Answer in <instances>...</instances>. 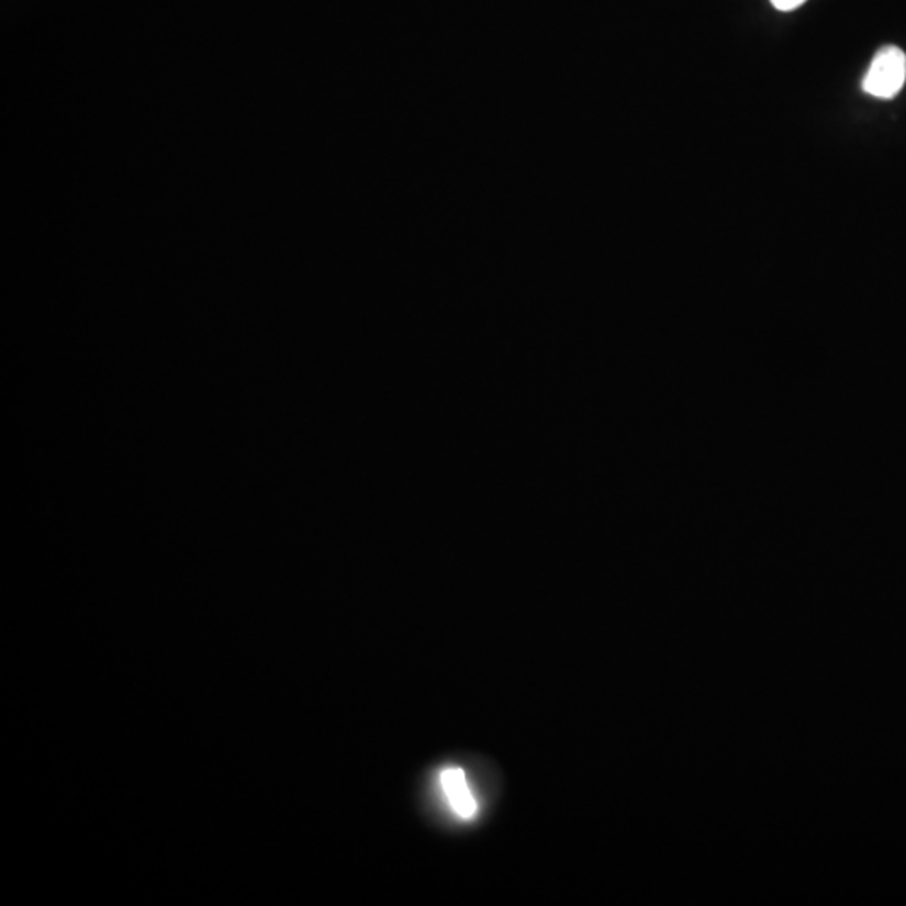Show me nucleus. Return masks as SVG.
<instances>
[{
	"label": "nucleus",
	"instance_id": "f257e3e1",
	"mask_svg": "<svg viewBox=\"0 0 906 906\" xmlns=\"http://www.w3.org/2000/svg\"><path fill=\"white\" fill-rule=\"evenodd\" d=\"M906 81V56L899 47L885 46L874 54L863 78V91L880 100H892Z\"/></svg>",
	"mask_w": 906,
	"mask_h": 906
},
{
	"label": "nucleus",
	"instance_id": "f03ea898",
	"mask_svg": "<svg viewBox=\"0 0 906 906\" xmlns=\"http://www.w3.org/2000/svg\"><path fill=\"white\" fill-rule=\"evenodd\" d=\"M440 785L454 813L462 819H472L477 814V803L467 784L466 772L460 768H447L440 772Z\"/></svg>",
	"mask_w": 906,
	"mask_h": 906
},
{
	"label": "nucleus",
	"instance_id": "7ed1b4c3",
	"mask_svg": "<svg viewBox=\"0 0 906 906\" xmlns=\"http://www.w3.org/2000/svg\"><path fill=\"white\" fill-rule=\"evenodd\" d=\"M771 2L778 11L790 12L801 8L806 0H771Z\"/></svg>",
	"mask_w": 906,
	"mask_h": 906
}]
</instances>
